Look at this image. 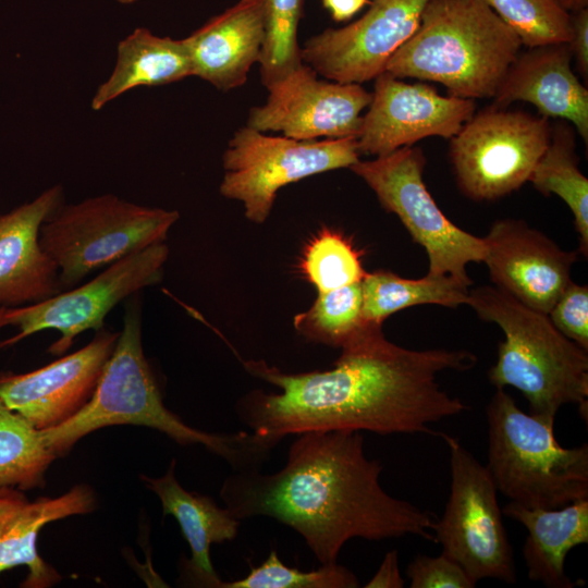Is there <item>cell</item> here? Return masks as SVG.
Listing matches in <instances>:
<instances>
[{
  "label": "cell",
  "mask_w": 588,
  "mask_h": 588,
  "mask_svg": "<svg viewBox=\"0 0 588 588\" xmlns=\"http://www.w3.org/2000/svg\"><path fill=\"white\" fill-rule=\"evenodd\" d=\"M341 351L324 371L287 373L265 360L244 362L252 376L280 392L243 397L235 407L238 420L272 450L284 437L307 431L440 436L431 424L468 409L437 380L442 371L474 367L477 358L468 351L405 348L370 322Z\"/></svg>",
  "instance_id": "cell-1"
},
{
  "label": "cell",
  "mask_w": 588,
  "mask_h": 588,
  "mask_svg": "<svg viewBox=\"0 0 588 588\" xmlns=\"http://www.w3.org/2000/svg\"><path fill=\"white\" fill-rule=\"evenodd\" d=\"M382 468L366 456L362 431H307L296 434L281 469L234 471L220 497L241 522L267 516L294 529L320 564L338 563L353 538L434 541L433 515L387 493Z\"/></svg>",
  "instance_id": "cell-2"
},
{
  "label": "cell",
  "mask_w": 588,
  "mask_h": 588,
  "mask_svg": "<svg viewBox=\"0 0 588 588\" xmlns=\"http://www.w3.org/2000/svg\"><path fill=\"white\" fill-rule=\"evenodd\" d=\"M114 425L156 429L182 445L201 444L234 471L260 469L271 450L254 433H209L186 425L162 401L142 344V310L137 296L125 306L123 328L89 401L70 419L41 430L47 445L64 453L78 439Z\"/></svg>",
  "instance_id": "cell-3"
},
{
  "label": "cell",
  "mask_w": 588,
  "mask_h": 588,
  "mask_svg": "<svg viewBox=\"0 0 588 588\" xmlns=\"http://www.w3.org/2000/svg\"><path fill=\"white\" fill-rule=\"evenodd\" d=\"M522 47L483 0H429L416 32L384 71L440 83L456 97L493 98Z\"/></svg>",
  "instance_id": "cell-4"
},
{
  "label": "cell",
  "mask_w": 588,
  "mask_h": 588,
  "mask_svg": "<svg viewBox=\"0 0 588 588\" xmlns=\"http://www.w3.org/2000/svg\"><path fill=\"white\" fill-rule=\"evenodd\" d=\"M467 305L504 334L488 371L491 384L518 390L528 402V413L547 424L554 425L566 404L578 405L587 420L588 351L564 336L548 315L495 286L471 289Z\"/></svg>",
  "instance_id": "cell-5"
},
{
  "label": "cell",
  "mask_w": 588,
  "mask_h": 588,
  "mask_svg": "<svg viewBox=\"0 0 588 588\" xmlns=\"http://www.w3.org/2000/svg\"><path fill=\"white\" fill-rule=\"evenodd\" d=\"M486 467L510 501L530 509H558L588 499V445L563 448L552 424L523 412L497 389L486 408Z\"/></svg>",
  "instance_id": "cell-6"
},
{
  "label": "cell",
  "mask_w": 588,
  "mask_h": 588,
  "mask_svg": "<svg viewBox=\"0 0 588 588\" xmlns=\"http://www.w3.org/2000/svg\"><path fill=\"white\" fill-rule=\"evenodd\" d=\"M179 218L176 210L103 194L61 204L42 222L39 243L56 264L64 291L97 269L164 242Z\"/></svg>",
  "instance_id": "cell-7"
},
{
  "label": "cell",
  "mask_w": 588,
  "mask_h": 588,
  "mask_svg": "<svg viewBox=\"0 0 588 588\" xmlns=\"http://www.w3.org/2000/svg\"><path fill=\"white\" fill-rule=\"evenodd\" d=\"M426 157L419 147L406 146L373 160H358L350 169L373 191L380 205L397 216L428 257L430 275H446L469 286L470 262L485 257L482 237L473 235L440 210L427 189L422 173Z\"/></svg>",
  "instance_id": "cell-8"
},
{
  "label": "cell",
  "mask_w": 588,
  "mask_h": 588,
  "mask_svg": "<svg viewBox=\"0 0 588 588\" xmlns=\"http://www.w3.org/2000/svg\"><path fill=\"white\" fill-rule=\"evenodd\" d=\"M439 437L450 450L451 486L444 512L432 525L434 541L476 584L485 578L515 584L513 549L489 470L456 438Z\"/></svg>",
  "instance_id": "cell-9"
},
{
  "label": "cell",
  "mask_w": 588,
  "mask_h": 588,
  "mask_svg": "<svg viewBox=\"0 0 588 588\" xmlns=\"http://www.w3.org/2000/svg\"><path fill=\"white\" fill-rule=\"evenodd\" d=\"M549 119L492 105L451 137L449 156L461 192L477 201L520 188L547 149Z\"/></svg>",
  "instance_id": "cell-10"
},
{
  "label": "cell",
  "mask_w": 588,
  "mask_h": 588,
  "mask_svg": "<svg viewBox=\"0 0 588 588\" xmlns=\"http://www.w3.org/2000/svg\"><path fill=\"white\" fill-rule=\"evenodd\" d=\"M359 160L356 137L297 140L238 128L222 158L220 193L243 204L255 223L269 217L278 191L310 175L350 168Z\"/></svg>",
  "instance_id": "cell-11"
},
{
  "label": "cell",
  "mask_w": 588,
  "mask_h": 588,
  "mask_svg": "<svg viewBox=\"0 0 588 588\" xmlns=\"http://www.w3.org/2000/svg\"><path fill=\"white\" fill-rule=\"evenodd\" d=\"M168 255L167 244L157 243L107 266L81 286L38 303L7 307L5 326L16 327L19 332L1 342L0 347L12 346L44 330H56L61 336L48 351L53 355L63 354L78 334L102 329L106 316L117 304L158 283Z\"/></svg>",
  "instance_id": "cell-12"
},
{
  "label": "cell",
  "mask_w": 588,
  "mask_h": 588,
  "mask_svg": "<svg viewBox=\"0 0 588 588\" xmlns=\"http://www.w3.org/2000/svg\"><path fill=\"white\" fill-rule=\"evenodd\" d=\"M428 1L372 0L357 21L310 37L301 48L302 61L329 81L375 79L414 35Z\"/></svg>",
  "instance_id": "cell-13"
},
{
  "label": "cell",
  "mask_w": 588,
  "mask_h": 588,
  "mask_svg": "<svg viewBox=\"0 0 588 588\" xmlns=\"http://www.w3.org/2000/svg\"><path fill=\"white\" fill-rule=\"evenodd\" d=\"M268 91L267 101L249 110L246 125L297 140L357 137L372 97L362 84L318 79L304 62Z\"/></svg>",
  "instance_id": "cell-14"
},
{
  "label": "cell",
  "mask_w": 588,
  "mask_h": 588,
  "mask_svg": "<svg viewBox=\"0 0 588 588\" xmlns=\"http://www.w3.org/2000/svg\"><path fill=\"white\" fill-rule=\"evenodd\" d=\"M356 137L359 155L384 156L431 136L453 137L476 111L473 99L442 96L430 85L409 84L388 72L375 78Z\"/></svg>",
  "instance_id": "cell-15"
},
{
  "label": "cell",
  "mask_w": 588,
  "mask_h": 588,
  "mask_svg": "<svg viewBox=\"0 0 588 588\" xmlns=\"http://www.w3.org/2000/svg\"><path fill=\"white\" fill-rule=\"evenodd\" d=\"M120 332L103 328L81 350L26 373H0V400L39 430L61 425L91 397Z\"/></svg>",
  "instance_id": "cell-16"
},
{
  "label": "cell",
  "mask_w": 588,
  "mask_h": 588,
  "mask_svg": "<svg viewBox=\"0 0 588 588\" xmlns=\"http://www.w3.org/2000/svg\"><path fill=\"white\" fill-rule=\"evenodd\" d=\"M482 240V261L494 286L548 315L572 282L571 270L578 252L562 249L523 220H498Z\"/></svg>",
  "instance_id": "cell-17"
},
{
  "label": "cell",
  "mask_w": 588,
  "mask_h": 588,
  "mask_svg": "<svg viewBox=\"0 0 588 588\" xmlns=\"http://www.w3.org/2000/svg\"><path fill=\"white\" fill-rule=\"evenodd\" d=\"M62 197V187L54 185L0 213V306L29 305L63 291L58 268L39 243L40 226Z\"/></svg>",
  "instance_id": "cell-18"
},
{
  "label": "cell",
  "mask_w": 588,
  "mask_h": 588,
  "mask_svg": "<svg viewBox=\"0 0 588 588\" xmlns=\"http://www.w3.org/2000/svg\"><path fill=\"white\" fill-rule=\"evenodd\" d=\"M572 58L567 42L528 48L509 68L493 105L529 102L544 118L567 121L587 145L588 90L572 71Z\"/></svg>",
  "instance_id": "cell-19"
},
{
  "label": "cell",
  "mask_w": 588,
  "mask_h": 588,
  "mask_svg": "<svg viewBox=\"0 0 588 588\" xmlns=\"http://www.w3.org/2000/svg\"><path fill=\"white\" fill-rule=\"evenodd\" d=\"M266 0H240L184 38L193 76L228 91L245 84L265 40Z\"/></svg>",
  "instance_id": "cell-20"
},
{
  "label": "cell",
  "mask_w": 588,
  "mask_h": 588,
  "mask_svg": "<svg viewBox=\"0 0 588 588\" xmlns=\"http://www.w3.org/2000/svg\"><path fill=\"white\" fill-rule=\"evenodd\" d=\"M502 513L527 529L522 553L528 578L549 588L575 587L565 560L573 548L588 542V499L558 509H530L510 501Z\"/></svg>",
  "instance_id": "cell-21"
},
{
  "label": "cell",
  "mask_w": 588,
  "mask_h": 588,
  "mask_svg": "<svg viewBox=\"0 0 588 588\" xmlns=\"http://www.w3.org/2000/svg\"><path fill=\"white\" fill-rule=\"evenodd\" d=\"M174 467L173 460L163 476L142 479L158 495L163 515H172L179 523L192 552L186 566L191 577L199 586L220 588L223 580L212 566L210 546L234 540L241 520L210 497L186 491L177 482Z\"/></svg>",
  "instance_id": "cell-22"
},
{
  "label": "cell",
  "mask_w": 588,
  "mask_h": 588,
  "mask_svg": "<svg viewBox=\"0 0 588 588\" xmlns=\"http://www.w3.org/2000/svg\"><path fill=\"white\" fill-rule=\"evenodd\" d=\"M188 76L193 71L184 38L161 37L138 27L118 44L111 75L99 85L90 105L101 110L133 88L167 85Z\"/></svg>",
  "instance_id": "cell-23"
},
{
  "label": "cell",
  "mask_w": 588,
  "mask_h": 588,
  "mask_svg": "<svg viewBox=\"0 0 588 588\" xmlns=\"http://www.w3.org/2000/svg\"><path fill=\"white\" fill-rule=\"evenodd\" d=\"M94 504L91 489L86 486H76L58 498L26 502L0 530V574L24 565L28 574L22 587L46 588L59 581L60 575L37 552L38 534L48 523L89 513Z\"/></svg>",
  "instance_id": "cell-24"
},
{
  "label": "cell",
  "mask_w": 588,
  "mask_h": 588,
  "mask_svg": "<svg viewBox=\"0 0 588 588\" xmlns=\"http://www.w3.org/2000/svg\"><path fill=\"white\" fill-rule=\"evenodd\" d=\"M469 286L446 275L406 279L388 270L367 273L362 281L363 319L381 324L391 315L417 305L457 307L467 304Z\"/></svg>",
  "instance_id": "cell-25"
},
{
  "label": "cell",
  "mask_w": 588,
  "mask_h": 588,
  "mask_svg": "<svg viewBox=\"0 0 588 588\" xmlns=\"http://www.w3.org/2000/svg\"><path fill=\"white\" fill-rule=\"evenodd\" d=\"M574 127L560 122L534 168L529 182L543 196L558 195L571 209L579 236V253L588 254V179L578 168Z\"/></svg>",
  "instance_id": "cell-26"
},
{
  "label": "cell",
  "mask_w": 588,
  "mask_h": 588,
  "mask_svg": "<svg viewBox=\"0 0 588 588\" xmlns=\"http://www.w3.org/2000/svg\"><path fill=\"white\" fill-rule=\"evenodd\" d=\"M57 456L41 430L0 400V487H41L45 473Z\"/></svg>",
  "instance_id": "cell-27"
},
{
  "label": "cell",
  "mask_w": 588,
  "mask_h": 588,
  "mask_svg": "<svg viewBox=\"0 0 588 588\" xmlns=\"http://www.w3.org/2000/svg\"><path fill=\"white\" fill-rule=\"evenodd\" d=\"M365 324L362 282L319 293L313 306L294 318L306 339L340 348Z\"/></svg>",
  "instance_id": "cell-28"
},
{
  "label": "cell",
  "mask_w": 588,
  "mask_h": 588,
  "mask_svg": "<svg viewBox=\"0 0 588 588\" xmlns=\"http://www.w3.org/2000/svg\"><path fill=\"white\" fill-rule=\"evenodd\" d=\"M299 269L319 293L362 282V252L341 232L323 228L306 244Z\"/></svg>",
  "instance_id": "cell-29"
},
{
  "label": "cell",
  "mask_w": 588,
  "mask_h": 588,
  "mask_svg": "<svg viewBox=\"0 0 588 588\" xmlns=\"http://www.w3.org/2000/svg\"><path fill=\"white\" fill-rule=\"evenodd\" d=\"M304 0H266L265 40L259 59L267 89L303 64L297 41Z\"/></svg>",
  "instance_id": "cell-30"
},
{
  "label": "cell",
  "mask_w": 588,
  "mask_h": 588,
  "mask_svg": "<svg viewBox=\"0 0 588 588\" xmlns=\"http://www.w3.org/2000/svg\"><path fill=\"white\" fill-rule=\"evenodd\" d=\"M531 48L568 42L571 13L556 0H483Z\"/></svg>",
  "instance_id": "cell-31"
},
{
  "label": "cell",
  "mask_w": 588,
  "mask_h": 588,
  "mask_svg": "<svg viewBox=\"0 0 588 588\" xmlns=\"http://www.w3.org/2000/svg\"><path fill=\"white\" fill-rule=\"evenodd\" d=\"M357 576L347 567L321 564L317 569L303 572L283 564L275 549L258 566L241 579L222 581L220 588H356Z\"/></svg>",
  "instance_id": "cell-32"
},
{
  "label": "cell",
  "mask_w": 588,
  "mask_h": 588,
  "mask_svg": "<svg viewBox=\"0 0 588 588\" xmlns=\"http://www.w3.org/2000/svg\"><path fill=\"white\" fill-rule=\"evenodd\" d=\"M552 324L567 339L588 351V286L573 281L548 314Z\"/></svg>",
  "instance_id": "cell-33"
},
{
  "label": "cell",
  "mask_w": 588,
  "mask_h": 588,
  "mask_svg": "<svg viewBox=\"0 0 588 588\" xmlns=\"http://www.w3.org/2000/svg\"><path fill=\"white\" fill-rule=\"evenodd\" d=\"M411 588H474L476 583L463 567L444 554H418L406 567Z\"/></svg>",
  "instance_id": "cell-34"
},
{
  "label": "cell",
  "mask_w": 588,
  "mask_h": 588,
  "mask_svg": "<svg viewBox=\"0 0 588 588\" xmlns=\"http://www.w3.org/2000/svg\"><path fill=\"white\" fill-rule=\"evenodd\" d=\"M580 74L588 76V9L571 13V38L567 42Z\"/></svg>",
  "instance_id": "cell-35"
},
{
  "label": "cell",
  "mask_w": 588,
  "mask_h": 588,
  "mask_svg": "<svg viewBox=\"0 0 588 588\" xmlns=\"http://www.w3.org/2000/svg\"><path fill=\"white\" fill-rule=\"evenodd\" d=\"M405 580L400 573L396 550L385 553L378 571L365 585L366 588H402Z\"/></svg>",
  "instance_id": "cell-36"
},
{
  "label": "cell",
  "mask_w": 588,
  "mask_h": 588,
  "mask_svg": "<svg viewBox=\"0 0 588 588\" xmlns=\"http://www.w3.org/2000/svg\"><path fill=\"white\" fill-rule=\"evenodd\" d=\"M26 502L19 489L0 487V530Z\"/></svg>",
  "instance_id": "cell-37"
},
{
  "label": "cell",
  "mask_w": 588,
  "mask_h": 588,
  "mask_svg": "<svg viewBox=\"0 0 588 588\" xmlns=\"http://www.w3.org/2000/svg\"><path fill=\"white\" fill-rule=\"evenodd\" d=\"M367 3H369L368 0H323V7L330 11L336 22L350 20Z\"/></svg>",
  "instance_id": "cell-38"
},
{
  "label": "cell",
  "mask_w": 588,
  "mask_h": 588,
  "mask_svg": "<svg viewBox=\"0 0 588 588\" xmlns=\"http://www.w3.org/2000/svg\"><path fill=\"white\" fill-rule=\"evenodd\" d=\"M556 1L569 13L588 7V0H556Z\"/></svg>",
  "instance_id": "cell-39"
},
{
  "label": "cell",
  "mask_w": 588,
  "mask_h": 588,
  "mask_svg": "<svg viewBox=\"0 0 588 588\" xmlns=\"http://www.w3.org/2000/svg\"><path fill=\"white\" fill-rule=\"evenodd\" d=\"M5 308L7 307H4V306H0V330H1V328H3L5 326V322H4Z\"/></svg>",
  "instance_id": "cell-40"
},
{
  "label": "cell",
  "mask_w": 588,
  "mask_h": 588,
  "mask_svg": "<svg viewBox=\"0 0 588 588\" xmlns=\"http://www.w3.org/2000/svg\"><path fill=\"white\" fill-rule=\"evenodd\" d=\"M118 2L122 3V4H132L138 0H117Z\"/></svg>",
  "instance_id": "cell-41"
}]
</instances>
